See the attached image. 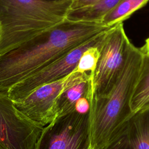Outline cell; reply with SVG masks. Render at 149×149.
Here are the masks:
<instances>
[{
	"label": "cell",
	"mask_w": 149,
	"mask_h": 149,
	"mask_svg": "<svg viewBox=\"0 0 149 149\" xmlns=\"http://www.w3.org/2000/svg\"><path fill=\"white\" fill-rule=\"evenodd\" d=\"M109 27L102 22H74L66 19L16 48L0 54V91L7 92L16 83Z\"/></svg>",
	"instance_id": "6da1fadb"
},
{
	"label": "cell",
	"mask_w": 149,
	"mask_h": 149,
	"mask_svg": "<svg viewBox=\"0 0 149 149\" xmlns=\"http://www.w3.org/2000/svg\"><path fill=\"white\" fill-rule=\"evenodd\" d=\"M72 0H0V54L63 22Z\"/></svg>",
	"instance_id": "7a4b0ae2"
},
{
	"label": "cell",
	"mask_w": 149,
	"mask_h": 149,
	"mask_svg": "<svg viewBox=\"0 0 149 149\" xmlns=\"http://www.w3.org/2000/svg\"><path fill=\"white\" fill-rule=\"evenodd\" d=\"M144 55L141 49L136 47L109 94L105 97L93 98L90 124L94 149H104L122 124L132 115L130 101Z\"/></svg>",
	"instance_id": "3957f363"
},
{
	"label": "cell",
	"mask_w": 149,
	"mask_h": 149,
	"mask_svg": "<svg viewBox=\"0 0 149 149\" xmlns=\"http://www.w3.org/2000/svg\"><path fill=\"white\" fill-rule=\"evenodd\" d=\"M135 48L126 35L122 23L111 26L106 31L100 45L98 63L91 76L93 97L109 94Z\"/></svg>",
	"instance_id": "277c9868"
},
{
	"label": "cell",
	"mask_w": 149,
	"mask_h": 149,
	"mask_svg": "<svg viewBox=\"0 0 149 149\" xmlns=\"http://www.w3.org/2000/svg\"><path fill=\"white\" fill-rule=\"evenodd\" d=\"M35 149H94L90 109L83 113L74 110L55 118L44 127Z\"/></svg>",
	"instance_id": "5b68a950"
},
{
	"label": "cell",
	"mask_w": 149,
	"mask_h": 149,
	"mask_svg": "<svg viewBox=\"0 0 149 149\" xmlns=\"http://www.w3.org/2000/svg\"><path fill=\"white\" fill-rule=\"evenodd\" d=\"M43 128L20 112L6 92L0 91V144L6 149H35Z\"/></svg>",
	"instance_id": "8992f818"
},
{
	"label": "cell",
	"mask_w": 149,
	"mask_h": 149,
	"mask_svg": "<svg viewBox=\"0 0 149 149\" xmlns=\"http://www.w3.org/2000/svg\"><path fill=\"white\" fill-rule=\"evenodd\" d=\"M91 78V73L73 71L62 79L37 88L22 100L14 102L15 105L27 118L44 127L56 117L55 104L62 91L72 84Z\"/></svg>",
	"instance_id": "52a82bcc"
},
{
	"label": "cell",
	"mask_w": 149,
	"mask_h": 149,
	"mask_svg": "<svg viewBox=\"0 0 149 149\" xmlns=\"http://www.w3.org/2000/svg\"><path fill=\"white\" fill-rule=\"evenodd\" d=\"M108 30L71 50L22 81L16 83L8 90L6 92L8 95L13 102H18L41 86L67 76L74 71L83 53L89 47L99 44L104 38Z\"/></svg>",
	"instance_id": "ba28073f"
},
{
	"label": "cell",
	"mask_w": 149,
	"mask_h": 149,
	"mask_svg": "<svg viewBox=\"0 0 149 149\" xmlns=\"http://www.w3.org/2000/svg\"><path fill=\"white\" fill-rule=\"evenodd\" d=\"M104 149H149V108L132 114Z\"/></svg>",
	"instance_id": "9c48e42d"
},
{
	"label": "cell",
	"mask_w": 149,
	"mask_h": 149,
	"mask_svg": "<svg viewBox=\"0 0 149 149\" xmlns=\"http://www.w3.org/2000/svg\"><path fill=\"white\" fill-rule=\"evenodd\" d=\"M84 97H93L91 78L72 84L62 91L55 104L56 117L75 110L77 101Z\"/></svg>",
	"instance_id": "30bf717a"
},
{
	"label": "cell",
	"mask_w": 149,
	"mask_h": 149,
	"mask_svg": "<svg viewBox=\"0 0 149 149\" xmlns=\"http://www.w3.org/2000/svg\"><path fill=\"white\" fill-rule=\"evenodd\" d=\"M130 108L132 114L149 108V56L145 54L131 96Z\"/></svg>",
	"instance_id": "8fae6325"
},
{
	"label": "cell",
	"mask_w": 149,
	"mask_h": 149,
	"mask_svg": "<svg viewBox=\"0 0 149 149\" xmlns=\"http://www.w3.org/2000/svg\"><path fill=\"white\" fill-rule=\"evenodd\" d=\"M120 0H101L97 3L77 10H69L66 19L74 22H101L105 15Z\"/></svg>",
	"instance_id": "7c38bea8"
},
{
	"label": "cell",
	"mask_w": 149,
	"mask_h": 149,
	"mask_svg": "<svg viewBox=\"0 0 149 149\" xmlns=\"http://www.w3.org/2000/svg\"><path fill=\"white\" fill-rule=\"evenodd\" d=\"M148 1L149 0H120L105 15L101 22L108 27L122 23Z\"/></svg>",
	"instance_id": "4fadbf2b"
},
{
	"label": "cell",
	"mask_w": 149,
	"mask_h": 149,
	"mask_svg": "<svg viewBox=\"0 0 149 149\" xmlns=\"http://www.w3.org/2000/svg\"><path fill=\"white\" fill-rule=\"evenodd\" d=\"M102 41L99 44L89 47L83 53L74 72L89 73L91 76L93 74L100 57V48Z\"/></svg>",
	"instance_id": "5bb4252c"
},
{
	"label": "cell",
	"mask_w": 149,
	"mask_h": 149,
	"mask_svg": "<svg viewBox=\"0 0 149 149\" xmlns=\"http://www.w3.org/2000/svg\"><path fill=\"white\" fill-rule=\"evenodd\" d=\"M92 99L88 97H84L80 98L75 105V110L83 113L88 112L90 109Z\"/></svg>",
	"instance_id": "9a60e30c"
},
{
	"label": "cell",
	"mask_w": 149,
	"mask_h": 149,
	"mask_svg": "<svg viewBox=\"0 0 149 149\" xmlns=\"http://www.w3.org/2000/svg\"><path fill=\"white\" fill-rule=\"evenodd\" d=\"M101 0H72L69 10H77L93 6Z\"/></svg>",
	"instance_id": "2e32d148"
},
{
	"label": "cell",
	"mask_w": 149,
	"mask_h": 149,
	"mask_svg": "<svg viewBox=\"0 0 149 149\" xmlns=\"http://www.w3.org/2000/svg\"><path fill=\"white\" fill-rule=\"evenodd\" d=\"M140 49L145 55L149 56V37L146 39L145 44Z\"/></svg>",
	"instance_id": "e0dca14e"
},
{
	"label": "cell",
	"mask_w": 149,
	"mask_h": 149,
	"mask_svg": "<svg viewBox=\"0 0 149 149\" xmlns=\"http://www.w3.org/2000/svg\"><path fill=\"white\" fill-rule=\"evenodd\" d=\"M0 149H6L1 144H0Z\"/></svg>",
	"instance_id": "ac0fdd59"
},
{
	"label": "cell",
	"mask_w": 149,
	"mask_h": 149,
	"mask_svg": "<svg viewBox=\"0 0 149 149\" xmlns=\"http://www.w3.org/2000/svg\"><path fill=\"white\" fill-rule=\"evenodd\" d=\"M47 1H61V0H47Z\"/></svg>",
	"instance_id": "d6986e66"
}]
</instances>
